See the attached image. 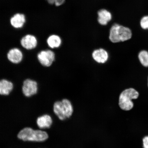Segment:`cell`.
<instances>
[{"label": "cell", "instance_id": "6da1fadb", "mask_svg": "<svg viewBox=\"0 0 148 148\" xmlns=\"http://www.w3.org/2000/svg\"><path fill=\"white\" fill-rule=\"evenodd\" d=\"M53 112L59 119L64 121L69 119L73 115L74 108L73 104L69 100L66 99L57 101L53 104Z\"/></svg>", "mask_w": 148, "mask_h": 148}, {"label": "cell", "instance_id": "7a4b0ae2", "mask_svg": "<svg viewBox=\"0 0 148 148\" xmlns=\"http://www.w3.org/2000/svg\"><path fill=\"white\" fill-rule=\"evenodd\" d=\"M18 138L24 141L42 142L49 138L47 133L40 130H34L30 127L22 129L18 134Z\"/></svg>", "mask_w": 148, "mask_h": 148}, {"label": "cell", "instance_id": "3957f363", "mask_svg": "<svg viewBox=\"0 0 148 148\" xmlns=\"http://www.w3.org/2000/svg\"><path fill=\"white\" fill-rule=\"evenodd\" d=\"M139 96L138 91L133 88L125 89L120 94L118 100V105L124 111L130 110L134 108V103L132 100L138 99Z\"/></svg>", "mask_w": 148, "mask_h": 148}, {"label": "cell", "instance_id": "277c9868", "mask_svg": "<svg viewBox=\"0 0 148 148\" xmlns=\"http://www.w3.org/2000/svg\"><path fill=\"white\" fill-rule=\"evenodd\" d=\"M132 36V32L129 28L115 24L111 28L109 38L113 43H117L128 40Z\"/></svg>", "mask_w": 148, "mask_h": 148}, {"label": "cell", "instance_id": "5b68a950", "mask_svg": "<svg viewBox=\"0 0 148 148\" xmlns=\"http://www.w3.org/2000/svg\"><path fill=\"white\" fill-rule=\"evenodd\" d=\"M55 54L51 49L44 50L40 52L37 55L39 62L42 66L49 67L55 60Z\"/></svg>", "mask_w": 148, "mask_h": 148}, {"label": "cell", "instance_id": "8992f818", "mask_svg": "<svg viewBox=\"0 0 148 148\" xmlns=\"http://www.w3.org/2000/svg\"><path fill=\"white\" fill-rule=\"evenodd\" d=\"M22 92L26 97H29L36 95L38 90V83L33 79H27L23 82Z\"/></svg>", "mask_w": 148, "mask_h": 148}, {"label": "cell", "instance_id": "52a82bcc", "mask_svg": "<svg viewBox=\"0 0 148 148\" xmlns=\"http://www.w3.org/2000/svg\"><path fill=\"white\" fill-rule=\"evenodd\" d=\"M20 44L24 49L32 50L36 47L38 42L36 37L33 35L27 34L23 36L20 40Z\"/></svg>", "mask_w": 148, "mask_h": 148}, {"label": "cell", "instance_id": "ba28073f", "mask_svg": "<svg viewBox=\"0 0 148 148\" xmlns=\"http://www.w3.org/2000/svg\"><path fill=\"white\" fill-rule=\"evenodd\" d=\"M23 53L20 50L15 48L9 50L7 54L8 60L13 64H18L23 61Z\"/></svg>", "mask_w": 148, "mask_h": 148}, {"label": "cell", "instance_id": "9c48e42d", "mask_svg": "<svg viewBox=\"0 0 148 148\" xmlns=\"http://www.w3.org/2000/svg\"><path fill=\"white\" fill-rule=\"evenodd\" d=\"M53 123V118L49 114H44L38 116L36 120L37 126L40 129L51 128Z\"/></svg>", "mask_w": 148, "mask_h": 148}, {"label": "cell", "instance_id": "30bf717a", "mask_svg": "<svg viewBox=\"0 0 148 148\" xmlns=\"http://www.w3.org/2000/svg\"><path fill=\"white\" fill-rule=\"evenodd\" d=\"M26 17L25 14L17 13L15 14L11 18L10 23L11 25L16 29L23 28L26 23Z\"/></svg>", "mask_w": 148, "mask_h": 148}, {"label": "cell", "instance_id": "8fae6325", "mask_svg": "<svg viewBox=\"0 0 148 148\" xmlns=\"http://www.w3.org/2000/svg\"><path fill=\"white\" fill-rule=\"evenodd\" d=\"M14 85L11 81L7 79L0 80V95L8 96L13 90Z\"/></svg>", "mask_w": 148, "mask_h": 148}, {"label": "cell", "instance_id": "7c38bea8", "mask_svg": "<svg viewBox=\"0 0 148 148\" xmlns=\"http://www.w3.org/2000/svg\"><path fill=\"white\" fill-rule=\"evenodd\" d=\"M92 58L95 62L99 64H104L108 59V54L106 51L103 49L95 50L92 53Z\"/></svg>", "mask_w": 148, "mask_h": 148}, {"label": "cell", "instance_id": "4fadbf2b", "mask_svg": "<svg viewBox=\"0 0 148 148\" xmlns=\"http://www.w3.org/2000/svg\"><path fill=\"white\" fill-rule=\"evenodd\" d=\"M97 14L98 22L101 25H107L108 22L112 20V14L106 9H101L98 12Z\"/></svg>", "mask_w": 148, "mask_h": 148}, {"label": "cell", "instance_id": "5bb4252c", "mask_svg": "<svg viewBox=\"0 0 148 148\" xmlns=\"http://www.w3.org/2000/svg\"><path fill=\"white\" fill-rule=\"evenodd\" d=\"M47 43L50 49H57L62 45V40L58 35H52L47 38Z\"/></svg>", "mask_w": 148, "mask_h": 148}, {"label": "cell", "instance_id": "9a60e30c", "mask_svg": "<svg viewBox=\"0 0 148 148\" xmlns=\"http://www.w3.org/2000/svg\"><path fill=\"white\" fill-rule=\"evenodd\" d=\"M139 60L142 66L145 67H148V52L143 50L140 51L138 55Z\"/></svg>", "mask_w": 148, "mask_h": 148}, {"label": "cell", "instance_id": "2e32d148", "mask_svg": "<svg viewBox=\"0 0 148 148\" xmlns=\"http://www.w3.org/2000/svg\"><path fill=\"white\" fill-rule=\"evenodd\" d=\"M48 3L51 5H55L58 7L63 5L65 3L66 0H46Z\"/></svg>", "mask_w": 148, "mask_h": 148}, {"label": "cell", "instance_id": "e0dca14e", "mask_svg": "<svg viewBox=\"0 0 148 148\" xmlns=\"http://www.w3.org/2000/svg\"><path fill=\"white\" fill-rule=\"evenodd\" d=\"M140 26L144 29H148V16L142 18L140 21Z\"/></svg>", "mask_w": 148, "mask_h": 148}, {"label": "cell", "instance_id": "ac0fdd59", "mask_svg": "<svg viewBox=\"0 0 148 148\" xmlns=\"http://www.w3.org/2000/svg\"><path fill=\"white\" fill-rule=\"evenodd\" d=\"M143 145L144 148H148V136H146L143 138Z\"/></svg>", "mask_w": 148, "mask_h": 148}, {"label": "cell", "instance_id": "d6986e66", "mask_svg": "<svg viewBox=\"0 0 148 148\" xmlns=\"http://www.w3.org/2000/svg\"></svg>", "mask_w": 148, "mask_h": 148}]
</instances>
